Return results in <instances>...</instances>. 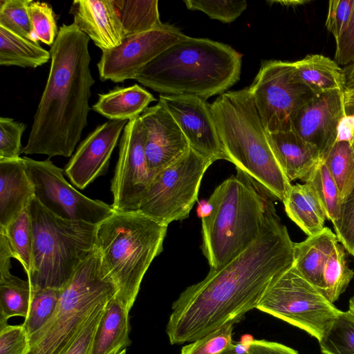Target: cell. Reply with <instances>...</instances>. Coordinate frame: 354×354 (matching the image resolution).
I'll list each match as a JSON object with an SVG mask.
<instances>
[{
	"instance_id": "obj_1",
	"label": "cell",
	"mask_w": 354,
	"mask_h": 354,
	"mask_svg": "<svg viewBox=\"0 0 354 354\" xmlns=\"http://www.w3.org/2000/svg\"><path fill=\"white\" fill-rule=\"evenodd\" d=\"M293 244L272 203L257 239L227 263L210 268L173 303L166 327L170 343L192 342L257 308L270 283L293 266Z\"/></svg>"
},
{
	"instance_id": "obj_2",
	"label": "cell",
	"mask_w": 354,
	"mask_h": 354,
	"mask_svg": "<svg viewBox=\"0 0 354 354\" xmlns=\"http://www.w3.org/2000/svg\"><path fill=\"white\" fill-rule=\"evenodd\" d=\"M89 39L73 22L59 28L50 49L48 80L21 153L48 158L72 155L87 126L95 84Z\"/></svg>"
},
{
	"instance_id": "obj_3",
	"label": "cell",
	"mask_w": 354,
	"mask_h": 354,
	"mask_svg": "<svg viewBox=\"0 0 354 354\" xmlns=\"http://www.w3.org/2000/svg\"><path fill=\"white\" fill-rule=\"evenodd\" d=\"M242 55L232 46L186 36L158 55L136 80L162 95H221L241 77Z\"/></svg>"
},
{
	"instance_id": "obj_4",
	"label": "cell",
	"mask_w": 354,
	"mask_h": 354,
	"mask_svg": "<svg viewBox=\"0 0 354 354\" xmlns=\"http://www.w3.org/2000/svg\"><path fill=\"white\" fill-rule=\"evenodd\" d=\"M212 107L228 161L263 194L283 202L292 185L269 145L249 87L225 92Z\"/></svg>"
},
{
	"instance_id": "obj_5",
	"label": "cell",
	"mask_w": 354,
	"mask_h": 354,
	"mask_svg": "<svg viewBox=\"0 0 354 354\" xmlns=\"http://www.w3.org/2000/svg\"><path fill=\"white\" fill-rule=\"evenodd\" d=\"M168 225L139 211L118 212L97 225L95 246L114 297L130 311L145 274L163 250Z\"/></svg>"
},
{
	"instance_id": "obj_6",
	"label": "cell",
	"mask_w": 354,
	"mask_h": 354,
	"mask_svg": "<svg viewBox=\"0 0 354 354\" xmlns=\"http://www.w3.org/2000/svg\"><path fill=\"white\" fill-rule=\"evenodd\" d=\"M207 202L210 212L201 218L202 251L216 269L257 239L272 202L240 171L217 186Z\"/></svg>"
},
{
	"instance_id": "obj_7",
	"label": "cell",
	"mask_w": 354,
	"mask_h": 354,
	"mask_svg": "<svg viewBox=\"0 0 354 354\" xmlns=\"http://www.w3.org/2000/svg\"><path fill=\"white\" fill-rule=\"evenodd\" d=\"M34 235L31 289H63L95 248L97 225L62 218L32 197L28 203Z\"/></svg>"
},
{
	"instance_id": "obj_8",
	"label": "cell",
	"mask_w": 354,
	"mask_h": 354,
	"mask_svg": "<svg viewBox=\"0 0 354 354\" xmlns=\"http://www.w3.org/2000/svg\"><path fill=\"white\" fill-rule=\"evenodd\" d=\"M115 294L95 246L62 290L50 319L29 337L26 354H66L94 309Z\"/></svg>"
},
{
	"instance_id": "obj_9",
	"label": "cell",
	"mask_w": 354,
	"mask_h": 354,
	"mask_svg": "<svg viewBox=\"0 0 354 354\" xmlns=\"http://www.w3.org/2000/svg\"><path fill=\"white\" fill-rule=\"evenodd\" d=\"M257 309L304 330L318 342L340 312L294 265L270 283Z\"/></svg>"
},
{
	"instance_id": "obj_10",
	"label": "cell",
	"mask_w": 354,
	"mask_h": 354,
	"mask_svg": "<svg viewBox=\"0 0 354 354\" xmlns=\"http://www.w3.org/2000/svg\"><path fill=\"white\" fill-rule=\"evenodd\" d=\"M212 163L190 148L153 177L138 211L166 225L188 218L204 174Z\"/></svg>"
},
{
	"instance_id": "obj_11",
	"label": "cell",
	"mask_w": 354,
	"mask_h": 354,
	"mask_svg": "<svg viewBox=\"0 0 354 354\" xmlns=\"http://www.w3.org/2000/svg\"><path fill=\"white\" fill-rule=\"evenodd\" d=\"M249 90L268 133L290 131L297 111L315 95L293 62L281 60L263 61Z\"/></svg>"
},
{
	"instance_id": "obj_12",
	"label": "cell",
	"mask_w": 354,
	"mask_h": 354,
	"mask_svg": "<svg viewBox=\"0 0 354 354\" xmlns=\"http://www.w3.org/2000/svg\"><path fill=\"white\" fill-rule=\"evenodd\" d=\"M24 158L35 197L55 215L97 225L114 212L112 206L91 199L75 189L64 178L62 169L49 159Z\"/></svg>"
},
{
	"instance_id": "obj_13",
	"label": "cell",
	"mask_w": 354,
	"mask_h": 354,
	"mask_svg": "<svg viewBox=\"0 0 354 354\" xmlns=\"http://www.w3.org/2000/svg\"><path fill=\"white\" fill-rule=\"evenodd\" d=\"M146 130L140 116L128 121L119 145L111 181L114 212L138 211L151 176L145 154Z\"/></svg>"
},
{
	"instance_id": "obj_14",
	"label": "cell",
	"mask_w": 354,
	"mask_h": 354,
	"mask_svg": "<svg viewBox=\"0 0 354 354\" xmlns=\"http://www.w3.org/2000/svg\"><path fill=\"white\" fill-rule=\"evenodd\" d=\"M186 36L177 28L162 24L151 30L126 37L120 46L102 51L97 64L100 78L115 83L135 80L149 62Z\"/></svg>"
},
{
	"instance_id": "obj_15",
	"label": "cell",
	"mask_w": 354,
	"mask_h": 354,
	"mask_svg": "<svg viewBox=\"0 0 354 354\" xmlns=\"http://www.w3.org/2000/svg\"><path fill=\"white\" fill-rule=\"evenodd\" d=\"M160 101L176 121L189 147L213 162L228 160L212 104L196 95H160Z\"/></svg>"
},
{
	"instance_id": "obj_16",
	"label": "cell",
	"mask_w": 354,
	"mask_h": 354,
	"mask_svg": "<svg viewBox=\"0 0 354 354\" xmlns=\"http://www.w3.org/2000/svg\"><path fill=\"white\" fill-rule=\"evenodd\" d=\"M344 117L343 91L315 94L295 115L291 130L315 147L324 159L336 143Z\"/></svg>"
},
{
	"instance_id": "obj_17",
	"label": "cell",
	"mask_w": 354,
	"mask_h": 354,
	"mask_svg": "<svg viewBox=\"0 0 354 354\" xmlns=\"http://www.w3.org/2000/svg\"><path fill=\"white\" fill-rule=\"evenodd\" d=\"M146 130L145 154L153 177L189 150L187 138L171 114L158 100L140 115Z\"/></svg>"
},
{
	"instance_id": "obj_18",
	"label": "cell",
	"mask_w": 354,
	"mask_h": 354,
	"mask_svg": "<svg viewBox=\"0 0 354 354\" xmlns=\"http://www.w3.org/2000/svg\"><path fill=\"white\" fill-rule=\"evenodd\" d=\"M128 120H109L98 125L79 145L65 167L72 183L83 189L104 174Z\"/></svg>"
},
{
	"instance_id": "obj_19",
	"label": "cell",
	"mask_w": 354,
	"mask_h": 354,
	"mask_svg": "<svg viewBox=\"0 0 354 354\" xmlns=\"http://www.w3.org/2000/svg\"><path fill=\"white\" fill-rule=\"evenodd\" d=\"M69 13L77 28L102 51L120 46L124 39L113 0H75Z\"/></svg>"
},
{
	"instance_id": "obj_20",
	"label": "cell",
	"mask_w": 354,
	"mask_h": 354,
	"mask_svg": "<svg viewBox=\"0 0 354 354\" xmlns=\"http://www.w3.org/2000/svg\"><path fill=\"white\" fill-rule=\"evenodd\" d=\"M34 196L24 158L0 159V228L16 219Z\"/></svg>"
},
{
	"instance_id": "obj_21",
	"label": "cell",
	"mask_w": 354,
	"mask_h": 354,
	"mask_svg": "<svg viewBox=\"0 0 354 354\" xmlns=\"http://www.w3.org/2000/svg\"><path fill=\"white\" fill-rule=\"evenodd\" d=\"M269 145L288 180L304 181L322 159L319 150L292 130L266 132Z\"/></svg>"
},
{
	"instance_id": "obj_22",
	"label": "cell",
	"mask_w": 354,
	"mask_h": 354,
	"mask_svg": "<svg viewBox=\"0 0 354 354\" xmlns=\"http://www.w3.org/2000/svg\"><path fill=\"white\" fill-rule=\"evenodd\" d=\"M337 241L336 234L328 227H324L318 234L293 244L294 266L321 292L323 270Z\"/></svg>"
},
{
	"instance_id": "obj_23",
	"label": "cell",
	"mask_w": 354,
	"mask_h": 354,
	"mask_svg": "<svg viewBox=\"0 0 354 354\" xmlns=\"http://www.w3.org/2000/svg\"><path fill=\"white\" fill-rule=\"evenodd\" d=\"M129 313V310L114 296L106 302L94 336L91 354H117L131 344Z\"/></svg>"
},
{
	"instance_id": "obj_24",
	"label": "cell",
	"mask_w": 354,
	"mask_h": 354,
	"mask_svg": "<svg viewBox=\"0 0 354 354\" xmlns=\"http://www.w3.org/2000/svg\"><path fill=\"white\" fill-rule=\"evenodd\" d=\"M155 100L149 91L136 84L100 94L92 109L109 120L129 121L140 116Z\"/></svg>"
},
{
	"instance_id": "obj_25",
	"label": "cell",
	"mask_w": 354,
	"mask_h": 354,
	"mask_svg": "<svg viewBox=\"0 0 354 354\" xmlns=\"http://www.w3.org/2000/svg\"><path fill=\"white\" fill-rule=\"evenodd\" d=\"M283 203L288 217L308 236L318 234L325 227L326 212L309 183L292 185Z\"/></svg>"
},
{
	"instance_id": "obj_26",
	"label": "cell",
	"mask_w": 354,
	"mask_h": 354,
	"mask_svg": "<svg viewBox=\"0 0 354 354\" xmlns=\"http://www.w3.org/2000/svg\"><path fill=\"white\" fill-rule=\"evenodd\" d=\"M300 80L315 94L334 90L343 91V68L335 61L322 55H308L293 62Z\"/></svg>"
},
{
	"instance_id": "obj_27",
	"label": "cell",
	"mask_w": 354,
	"mask_h": 354,
	"mask_svg": "<svg viewBox=\"0 0 354 354\" xmlns=\"http://www.w3.org/2000/svg\"><path fill=\"white\" fill-rule=\"evenodd\" d=\"M50 59V51L0 26V65L37 68Z\"/></svg>"
},
{
	"instance_id": "obj_28",
	"label": "cell",
	"mask_w": 354,
	"mask_h": 354,
	"mask_svg": "<svg viewBox=\"0 0 354 354\" xmlns=\"http://www.w3.org/2000/svg\"><path fill=\"white\" fill-rule=\"evenodd\" d=\"M123 27L124 38L160 26L157 0H113Z\"/></svg>"
},
{
	"instance_id": "obj_29",
	"label": "cell",
	"mask_w": 354,
	"mask_h": 354,
	"mask_svg": "<svg viewBox=\"0 0 354 354\" xmlns=\"http://www.w3.org/2000/svg\"><path fill=\"white\" fill-rule=\"evenodd\" d=\"M31 299L28 281L12 275L10 270H0V322L12 317L27 316Z\"/></svg>"
},
{
	"instance_id": "obj_30",
	"label": "cell",
	"mask_w": 354,
	"mask_h": 354,
	"mask_svg": "<svg viewBox=\"0 0 354 354\" xmlns=\"http://www.w3.org/2000/svg\"><path fill=\"white\" fill-rule=\"evenodd\" d=\"M10 247L12 258L17 259L23 266L27 277L32 266L34 235L32 219L28 205L18 217L6 228H0Z\"/></svg>"
},
{
	"instance_id": "obj_31",
	"label": "cell",
	"mask_w": 354,
	"mask_h": 354,
	"mask_svg": "<svg viewBox=\"0 0 354 354\" xmlns=\"http://www.w3.org/2000/svg\"><path fill=\"white\" fill-rule=\"evenodd\" d=\"M353 276L354 271L347 264L345 248L337 241L323 270L322 293L333 304L346 290Z\"/></svg>"
},
{
	"instance_id": "obj_32",
	"label": "cell",
	"mask_w": 354,
	"mask_h": 354,
	"mask_svg": "<svg viewBox=\"0 0 354 354\" xmlns=\"http://www.w3.org/2000/svg\"><path fill=\"white\" fill-rule=\"evenodd\" d=\"M324 160L338 188L342 203L354 189V150L347 141H337Z\"/></svg>"
},
{
	"instance_id": "obj_33",
	"label": "cell",
	"mask_w": 354,
	"mask_h": 354,
	"mask_svg": "<svg viewBox=\"0 0 354 354\" xmlns=\"http://www.w3.org/2000/svg\"><path fill=\"white\" fill-rule=\"evenodd\" d=\"M304 182L313 187L327 218L335 223L339 215L341 201L338 188L324 160H319Z\"/></svg>"
},
{
	"instance_id": "obj_34",
	"label": "cell",
	"mask_w": 354,
	"mask_h": 354,
	"mask_svg": "<svg viewBox=\"0 0 354 354\" xmlns=\"http://www.w3.org/2000/svg\"><path fill=\"white\" fill-rule=\"evenodd\" d=\"M319 344L323 354H354V314L340 310Z\"/></svg>"
},
{
	"instance_id": "obj_35",
	"label": "cell",
	"mask_w": 354,
	"mask_h": 354,
	"mask_svg": "<svg viewBox=\"0 0 354 354\" xmlns=\"http://www.w3.org/2000/svg\"><path fill=\"white\" fill-rule=\"evenodd\" d=\"M62 290L31 289L29 310L22 324L28 337L41 328L50 319L60 299Z\"/></svg>"
},
{
	"instance_id": "obj_36",
	"label": "cell",
	"mask_w": 354,
	"mask_h": 354,
	"mask_svg": "<svg viewBox=\"0 0 354 354\" xmlns=\"http://www.w3.org/2000/svg\"><path fill=\"white\" fill-rule=\"evenodd\" d=\"M31 0H1L0 26L32 41L35 40L28 6Z\"/></svg>"
},
{
	"instance_id": "obj_37",
	"label": "cell",
	"mask_w": 354,
	"mask_h": 354,
	"mask_svg": "<svg viewBox=\"0 0 354 354\" xmlns=\"http://www.w3.org/2000/svg\"><path fill=\"white\" fill-rule=\"evenodd\" d=\"M28 13L35 40L51 46L59 30L55 15L50 5L31 1L28 6Z\"/></svg>"
},
{
	"instance_id": "obj_38",
	"label": "cell",
	"mask_w": 354,
	"mask_h": 354,
	"mask_svg": "<svg viewBox=\"0 0 354 354\" xmlns=\"http://www.w3.org/2000/svg\"><path fill=\"white\" fill-rule=\"evenodd\" d=\"M234 323L229 322L217 330L182 348L180 354H221L232 345Z\"/></svg>"
},
{
	"instance_id": "obj_39",
	"label": "cell",
	"mask_w": 354,
	"mask_h": 354,
	"mask_svg": "<svg viewBox=\"0 0 354 354\" xmlns=\"http://www.w3.org/2000/svg\"><path fill=\"white\" fill-rule=\"evenodd\" d=\"M187 9L201 11L223 23L235 21L247 8L246 1H184Z\"/></svg>"
},
{
	"instance_id": "obj_40",
	"label": "cell",
	"mask_w": 354,
	"mask_h": 354,
	"mask_svg": "<svg viewBox=\"0 0 354 354\" xmlns=\"http://www.w3.org/2000/svg\"><path fill=\"white\" fill-rule=\"evenodd\" d=\"M26 129L22 122L9 118H0V159L19 157L21 136Z\"/></svg>"
},
{
	"instance_id": "obj_41",
	"label": "cell",
	"mask_w": 354,
	"mask_h": 354,
	"mask_svg": "<svg viewBox=\"0 0 354 354\" xmlns=\"http://www.w3.org/2000/svg\"><path fill=\"white\" fill-rule=\"evenodd\" d=\"M333 224L339 242L354 257V189L342 203L339 217Z\"/></svg>"
},
{
	"instance_id": "obj_42",
	"label": "cell",
	"mask_w": 354,
	"mask_h": 354,
	"mask_svg": "<svg viewBox=\"0 0 354 354\" xmlns=\"http://www.w3.org/2000/svg\"><path fill=\"white\" fill-rule=\"evenodd\" d=\"M29 337L23 324L0 322V354H26Z\"/></svg>"
},
{
	"instance_id": "obj_43",
	"label": "cell",
	"mask_w": 354,
	"mask_h": 354,
	"mask_svg": "<svg viewBox=\"0 0 354 354\" xmlns=\"http://www.w3.org/2000/svg\"><path fill=\"white\" fill-rule=\"evenodd\" d=\"M354 10V0H331L328 2L326 20L327 30L335 41L346 28Z\"/></svg>"
},
{
	"instance_id": "obj_44",
	"label": "cell",
	"mask_w": 354,
	"mask_h": 354,
	"mask_svg": "<svg viewBox=\"0 0 354 354\" xmlns=\"http://www.w3.org/2000/svg\"><path fill=\"white\" fill-rule=\"evenodd\" d=\"M109 300L100 303L94 309L66 354H91L94 336Z\"/></svg>"
},
{
	"instance_id": "obj_45",
	"label": "cell",
	"mask_w": 354,
	"mask_h": 354,
	"mask_svg": "<svg viewBox=\"0 0 354 354\" xmlns=\"http://www.w3.org/2000/svg\"><path fill=\"white\" fill-rule=\"evenodd\" d=\"M335 41L334 60L343 67L354 62V10L346 28Z\"/></svg>"
},
{
	"instance_id": "obj_46",
	"label": "cell",
	"mask_w": 354,
	"mask_h": 354,
	"mask_svg": "<svg viewBox=\"0 0 354 354\" xmlns=\"http://www.w3.org/2000/svg\"><path fill=\"white\" fill-rule=\"evenodd\" d=\"M249 354H299L293 348L281 343L266 340H252L248 346Z\"/></svg>"
},
{
	"instance_id": "obj_47",
	"label": "cell",
	"mask_w": 354,
	"mask_h": 354,
	"mask_svg": "<svg viewBox=\"0 0 354 354\" xmlns=\"http://www.w3.org/2000/svg\"><path fill=\"white\" fill-rule=\"evenodd\" d=\"M344 116L354 118V90L343 91Z\"/></svg>"
},
{
	"instance_id": "obj_48",
	"label": "cell",
	"mask_w": 354,
	"mask_h": 354,
	"mask_svg": "<svg viewBox=\"0 0 354 354\" xmlns=\"http://www.w3.org/2000/svg\"><path fill=\"white\" fill-rule=\"evenodd\" d=\"M342 68L344 75V91L354 90V62Z\"/></svg>"
},
{
	"instance_id": "obj_49",
	"label": "cell",
	"mask_w": 354,
	"mask_h": 354,
	"mask_svg": "<svg viewBox=\"0 0 354 354\" xmlns=\"http://www.w3.org/2000/svg\"><path fill=\"white\" fill-rule=\"evenodd\" d=\"M279 3L282 4L283 6H302L306 3H308L310 2V1L308 0H299V1H272Z\"/></svg>"
},
{
	"instance_id": "obj_50",
	"label": "cell",
	"mask_w": 354,
	"mask_h": 354,
	"mask_svg": "<svg viewBox=\"0 0 354 354\" xmlns=\"http://www.w3.org/2000/svg\"><path fill=\"white\" fill-rule=\"evenodd\" d=\"M199 214H201V218H203L209 214L211 209V207L208 202H207L205 203H201L199 206Z\"/></svg>"
},
{
	"instance_id": "obj_51",
	"label": "cell",
	"mask_w": 354,
	"mask_h": 354,
	"mask_svg": "<svg viewBox=\"0 0 354 354\" xmlns=\"http://www.w3.org/2000/svg\"><path fill=\"white\" fill-rule=\"evenodd\" d=\"M221 354H249V353H248H248H242V352L239 351V349L237 348L236 344H233V345L230 348H228L227 350H226L225 351L223 352Z\"/></svg>"
},
{
	"instance_id": "obj_52",
	"label": "cell",
	"mask_w": 354,
	"mask_h": 354,
	"mask_svg": "<svg viewBox=\"0 0 354 354\" xmlns=\"http://www.w3.org/2000/svg\"><path fill=\"white\" fill-rule=\"evenodd\" d=\"M354 314V295L349 300V309Z\"/></svg>"
},
{
	"instance_id": "obj_53",
	"label": "cell",
	"mask_w": 354,
	"mask_h": 354,
	"mask_svg": "<svg viewBox=\"0 0 354 354\" xmlns=\"http://www.w3.org/2000/svg\"><path fill=\"white\" fill-rule=\"evenodd\" d=\"M351 147H353V149L354 150V132H353V138H352V140H351Z\"/></svg>"
},
{
	"instance_id": "obj_54",
	"label": "cell",
	"mask_w": 354,
	"mask_h": 354,
	"mask_svg": "<svg viewBox=\"0 0 354 354\" xmlns=\"http://www.w3.org/2000/svg\"><path fill=\"white\" fill-rule=\"evenodd\" d=\"M117 354H127V350L124 349V350L120 351L119 353H118Z\"/></svg>"
}]
</instances>
